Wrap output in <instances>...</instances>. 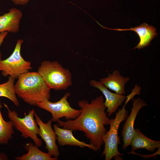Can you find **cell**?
Returning a JSON list of instances; mask_svg holds the SVG:
<instances>
[{"label":"cell","instance_id":"10","mask_svg":"<svg viewBox=\"0 0 160 160\" xmlns=\"http://www.w3.org/2000/svg\"><path fill=\"white\" fill-rule=\"evenodd\" d=\"M89 84L98 89L104 96L105 100L104 104L107 108L106 113H108V116H110L116 112L126 98V97L123 95L111 92L100 81L91 80L89 82Z\"/></svg>","mask_w":160,"mask_h":160},{"label":"cell","instance_id":"21","mask_svg":"<svg viewBox=\"0 0 160 160\" xmlns=\"http://www.w3.org/2000/svg\"><path fill=\"white\" fill-rule=\"evenodd\" d=\"M8 33L7 32H4L0 33V47L3 42L7 34ZM1 53L0 51V60L1 59Z\"/></svg>","mask_w":160,"mask_h":160},{"label":"cell","instance_id":"18","mask_svg":"<svg viewBox=\"0 0 160 160\" xmlns=\"http://www.w3.org/2000/svg\"><path fill=\"white\" fill-rule=\"evenodd\" d=\"M15 78L9 76L6 82L0 84V97L7 98L18 107L20 104L15 89Z\"/></svg>","mask_w":160,"mask_h":160},{"label":"cell","instance_id":"22","mask_svg":"<svg viewBox=\"0 0 160 160\" xmlns=\"http://www.w3.org/2000/svg\"><path fill=\"white\" fill-rule=\"evenodd\" d=\"M9 158L8 156L5 153L0 152V160H8Z\"/></svg>","mask_w":160,"mask_h":160},{"label":"cell","instance_id":"6","mask_svg":"<svg viewBox=\"0 0 160 160\" xmlns=\"http://www.w3.org/2000/svg\"><path fill=\"white\" fill-rule=\"evenodd\" d=\"M23 42V40L18 39L11 55L5 59L0 60V71L3 76L18 78L32 69L31 63L25 60L21 55V47Z\"/></svg>","mask_w":160,"mask_h":160},{"label":"cell","instance_id":"16","mask_svg":"<svg viewBox=\"0 0 160 160\" xmlns=\"http://www.w3.org/2000/svg\"><path fill=\"white\" fill-rule=\"evenodd\" d=\"M26 153L14 158L16 160H57L58 159L52 157L48 153L41 151L33 143L29 142L24 145Z\"/></svg>","mask_w":160,"mask_h":160},{"label":"cell","instance_id":"2","mask_svg":"<svg viewBox=\"0 0 160 160\" xmlns=\"http://www.w3.org/2000/svg\"><path fill=\"white\" fill-rule=\"evenodd\" d=\"M16 94L33 105L44 100H49L51 89L38 73L29 71L20 75L15 85Z\"/></svg>","mask_w":160,"mask_h":160},{"label":"cell","instance_id":"19","mask_svg":"<svg viewBox=\"0 0 160 160\" xmlns=\"http://www.w3.org/2000/svg\"><path fill=\"white\" fill-rule=\"evenodd\" d=\"M160 148H159V149L158 150V151L156 152L155 153L152 154L151 155H142L141 154H137L136 153H135L134 151V152H129L128 153L129 154H135L136 155H140L141 156H142L144 158L146 159V158H150L151 157H153V158H156V156L157 155L160 154Z\"/></svg>","mask_w":160,"mask_h":160},{"label":"cell","instance_id":"8","mask_svg":"<svg viewBox=\"0 0 160 160\" xmlns=\"http://www.w3.org/2000/svg\"><path fill=\"white\" fill-rule=\"evenodd\" d=\"M34 115L39 128L38 135L44 142L45 148L47 150V153L52 157L58 159L60 152L56 143L57 135L52 127V120L50 119L47 123H45L36 113Z\"/></svg>","mask_w":160,"mask_h":160},{"label":"cell","instance_id":"4","mask_svg":"<svg viewBox=\"0 0 160 160\" xmlns=\"http://www.w3.org/2000/svg\"><path fill=\"white\" fill-rule=\"evenodd\" d=\"M129 100L127 98L122 108L116 113L115 118L111 119L109 130L107 131L103 137L105 147L102 155L105 156V160H110L113 158L116 160L123 159L121 156L123 154L120 153L118 149V145L120 142L118 132L121 123L127 118L128 112L125 107Z\"/></svg>","mask_w":160,"mask_h":160},{"label":"cell","instance_id":"7","mask_svg":"<svg viewBox=\"0 0 160 160\" xmlns=\"http://www.w3.org/2000/svg\"><path fill=\"white\" fill-rule=\"evenodd\" d=\"M70 95V92H67L57 102H52L46 99L37 103L36 105L50 112L52 115L51 119L53 121L57 122L63 117L67 120L74 119L79 115L81 110L74 109L70 106L67 100Z\"/></svg>","mask_w":160,"mask_h":160},{"label":"cell","instance_id":"14","mask_svg":"<svg viewBox=\"0 0 160 160\" xmlns=\"http://www.w3.org/2000/svg\"><path fill=\"white\" fill-rule=\"evenodd\" d=\"M129 80L128 77H125L120 75L117 70L108 73L107 77L100 79V82L107 88L116 93L124 95L125 93V86Z\"/></svg>","mask_w":160,"mask_h":160},{"label":"cell","instance_id":"12","mask_svg":"<svg viewBox=\"0 0 160 160\" xmlns=\"http://www.w3.org/2000/svg\"><path fill=\"white\" fill-rule=\"evenodd\" d=\"M23 16L22 11L16 8L10 9L8 12L0 16V33L7 32L15 33L18 32Z\"/></svg>","mask_w":160,"mask_h":160},{"label":"cell","instance_id":"3","mask_svg":"<svg viewBox=\"0 0 160 160\" xmlns=\"http://www.w3.org/2000/svg\"><path fill=\"white\" fill-rule=\"evenodd\" d=\"M37 72L51 89L65 90L72 84L70 71L57 61L42 62Z\"/></svg>","mask_w":160,"mask_h":160},{"label":"cell","instance_id":"9","mask_svg":"<svg viewBox=\"0 0 160 160\" xmlns=\"http://www.w3.org/2000/svg\"><path fill=\"white\" fill-rule=\"evenodd\" d=\"M147 106L146 103L141 98L133 99L131 113L127 119L121 132L123 142V148L124 150H126L127 147L130 145L134 133V125L139 112L143 107Z\"/></svg>","mask_w":160,"mask_h":160},{"label":"cell","instance_id":"17","mask_svg":"<svg viewBox=\"0 0 160 160\" xmlns=\"http://www.w3.org/2000/svg\"><path fill=\"white\" fill-rule=\"evenodd\" d=\"M2 107L0 100V144L7 145L12 138V135L15 133L14 125L10 121H7L4 119L1 113Z\"/></svg>","mask_w":160,"mask_h":160},{"label":"cell","instance_id":"15","mask_svg":"<svg viewBox=\"0 0 160 160\" xmlns=\"http://www.w3.org/2000/svg\"><path fill=\"white\" fill-rule=\"evenodd\" d=\"M131 152L140 148L145 149L151 152L160 148L159 141H155L146 137L138 129H135L134 133L131 142Z\"/></svg>","mask_w":160,"mask_h":160},{"label":"cell","instance_id":"5","mask_svg":"<svg viewBox=\"0 0 160 160\" xmlns=\"http://www.w3.org/2000/svg\"><path fill=\"white\" fill-rule=\"evenodd\" d=\"M4 104L7 110L8 117L10 121L15 128L21 133V136L25 139L31 138L37 147H41L42 143L38 136L39 128L34 119V109L30 110L27 114L25 113L24 117L20 118L16 111L11 110L7 104L4 103Z\"/></svg>","mask_w":160,"mask_h":160},{"label":"cell","instance_id":"20","mask_svg":"<svg viewBox=\"0 0 160 160\" xmlns=\"http://www.w3.org/2000/svg\"><path fill=\"white\" fill-rule=\"evenodd\" d=\"M16 5H24L28 3L31 0H10Z\"/></svg>","mask_w":160,"mask_h":160},{"label":"cell","instance_id":"11","mask_svg":"<svg viewBox=\"0 0 160 160\" xmlns=\"http://www.w3.org/2000/svg\"><path fill=\"white\" fill-rule=\"evenodd\" d=\"M103 28L119 31H132L135 32L140 38V41L133 49H140L149 46L152 40L158 35L156 29L153 26L143 23L140 25L130 28H110L101 26Z\"/></svg>","mask_w":160,"mask_h":160},{"label":"cell","instance_id":"1","mask_svg":"<svg viewBox=\"0 0 160 160\" xmlns=\"http://www.w3.org/2000/svg\"><path fill=\"white\" fill-rule=\"evenodd\" d=\"M102 95L93 99L89 103L82 100L78 102L81 112L74 119L64 121L59 120L57 125L62 128L71 129L73 131L84 132L85 136L89 140L90 144L100 151L104 144L103 137L107 130L105 126L110 125L111 119L107 116Z\"/></svg>","mask_w":160,"mask_h":160},{"label":"cell","instance_id":"13","mask_svg":"<svg viewBox=\"0 0 160 160\" xmlns=\"http://www.w3.org/2000/svg\"><path fill=\"white\" fill-rule=\"evenodd\" d=\"M53 129L57 137L58 143L60 146L69 145L79 146L81 148H88L95 151H98L95 146L90 144L81 141L74 137L73 131L71 129L60 128L56 124H54Z\"/></svg>","mask_w":160,"mask_h":160}]
</instances>
